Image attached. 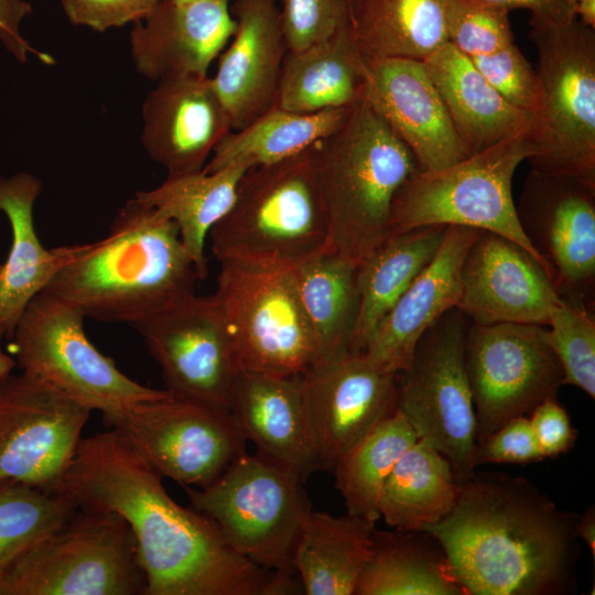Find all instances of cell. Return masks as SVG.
<instances>
[{"mask_svg":"<svg viewBox=\"0 0 595 595\" xmlns=\"http://www.w3.org/2000/svg\"><path fill=\"white\" fill-rule=\"evenodd\" d=\"M246 170L228 166L215 172L167 175L155 188L134 194L175 223L199 280L208 274L206 238L231 207L237 183Z\"/></svg>","mask_w":595,"mask_h":595,"instance_id":"35","label":"cell"},{"mask_svg":"<svg viewBox=\"0 0 595 595\" xmlns=\"http://www.w3.org/2000/svg\"><path fill=\"white\" fill-rule=\"evenodd\" d=\"M515 205L521 229L547 264L560 298L594 311L595 187L531 169Z\"/></svg>","mask_w":595,"mask_h":595,"instance_id":"15","label":"cell"},{"mask_svg":"<svg viewBox=\"0 0 595 595\" xmlns=\"http://www.w3.org/2000/svg\"><path fill=\"white\" fill-rule=\"evenodd\" d=\"M161 476L205 488L246 451L228 409L165 397L138 402L106 423Z\"/></svg>","mask_w":595,"mask_h":595,"instance_id":"14","label":"cell"},{"mask_svg":"<svg viewBox=\"0 0 595 595\" xmlns=\"http://www.w3.org/2000/svg\"><path fill=\"white\" fill-rule=\"evenodd\" d=\"M41 191V181L30 173L0 176V212L6 214L12 234L0 279V328L9 339L29 302L84 248V245L44 248L33 217Z\"/></svg>","mask_w":595,"mask_h":595,"instance_id":"26","label":"cell"},{"mask_svg":"<svg viewBox=\"0 0 595 595\" xmlns=\"http://www.w3.org/2000/svg\"><path fill=\"white\" fill-rule=\"evenodd\" d=\"M208 236L218 262L293 267L331 249L311 148L247 169L231 207Z\"/></svg>","mask_w":595,"mask_h":595,"instance_id":"5","label":"cell"},{"mask_svg":"<svg viewBox=\"0 0 595 595\" xmlns=\"http://www.w3.org/2000/svg\"><path fill=\"white\" fill-rule=\"evenodd\" d=\"M176 3H188V2H193V1H196V0H172Z\"/></svg>","mask_w":595,"mask_h":595,"instance_id":"52","label":"cell"},{"mask_svg":"<svg viewBox=\"0 0 595 595\" xmlns=\"http://www.w3.org/2000/svg\"><path fill=\"white\" fill-rule=\"evenodd\" d=\"M447 0H348V26L361 57L424 61L446 44Z\"/></svg>","mask_w":595,"mask_h":595,"instance_id":"30","label":"cell"},{"mask_svg":"<svg viewBox=\"0 0 595 595\" xmlns=\"http://www.w3.org/2000/svg\"><path fill=\"white\" fill-rule=\"evenodd\" d=\"M4 571L6 566H0V595H6Z\"/></svg>","mask_w":595,"mask_h":595,"instance_id":"51","label":"cell"},{"mask_svg":"<svg viewBox=\"0 0 595 595\" xmlns=\"http://www.w3.org/2000/svg\"><path fill=\"white\" fill-rule=\"evenodd\" d=\"M458 489L450 462L418 440L400 456L385 480L377 509L390 528L420 531L451 511Z\"/></svg>","mask_w":595,"mask_h":595,"instance_id":"34","label":"cell"},{"mask_svg":"<svg viewBox=\"0 0 595 595\" xmlns=\"http://www.w3.org/2000/svg\"><path fill=\"white\" fill-rule=\"evenodd\" d=\"M528 415L513 418L478 443L476 467L488 464H529L544 459Z\"/></svg>","mask_w":595,"mask_h":595,"instance_id":"43","label":"cell"},{"mask_svg":"<svg viewBox=\"0 0 595 595\" xmlns=\"http://www.w3.org/2000/svg\"><path fill=\"white\" fill-rule=\"evenodd\" d=\"M423 62L467 156L530 132L533 116L507 102L448 42Z\"/></svg>","mask_w":595,"mask_h":595,"instance_id":"27","label":"cell"},{"mask_svg":"<svg viewBox=\"0 0 595 595\" xmlns=\"http://www.w3.org/2000/svg\"><path fill=\"white\" fill-rule=\"evenodd\" d=\"M451 511L424 529L465 595H565L576 591L578 516L528 479L474 472Z\"/></svg>","mask_w":595,"mask_h":595,"instance_id":"2","label":"cell"},{"mask_svg":"<svg viewBox=\"0 0 595 595\" xmlns=\"http://www.w3.org/2000/svg\"><path fill=\"white\" fill-rule=\"evenodd\" d=\"M161 0H61L68 21L98 32L145 19Z\"/></svg>","mask_w":595,"mask_h":595,"instance_id":"44","label":"cell"},{"mask_svg":"<svg viewBox=\"0 0 595 595\" xmlns=\"http://www.w3.org/2000/svg\"><path fill=\"white\" fill-rule=\"evenodd\" d=\"M85 316L60 298L41 291L26 305L11 337L22 372L69 399L99 411L107 423L131 405L169 392L143 386L121 372L84 329Z\"/></svg>","mask_w":595,"mask_h":595,"instance_id":"10","label":"cell"},{"mask_svg":"<svg viewBox=\"0 0 595 595\" xmlns=\"http://www.w3.org/2000/svg\"><path fill=\"white\" fill-rule=\"evenodd\" d=\"M6 595H144L147 580L128 523L76 508L4 571Z\"/></svg>","mask_w":595,"mask_h":595,"instance_id":"9","label":"cell"},{"mask_svg":"<svg viewBox=\"0 0 595 595\" xmlns=\"http://www.w3.org/2000/svg\"><path fill=\"white\" fill-rule=\"evenodd\" d=\"M374 531L355 595H465L428 531Z\"/></svg>","mask_w":595,"mask_h":595,"instance_id":"32","label":"cell"},{"mask_svg":"<svg viewBox=\"0 0 595 595\" xmlns=\"http://www.w3.org/2000/svg\"><path fill=\"white\" fill-rule=\"evenodd\" d=\"M236 29L229 0H161L130 33L136 69L152 80L207 76Z\"/></svg>","mask_w":595,"mask_h":595,"instance_id":"23","label":"cell"},{"mask_svg":"<svg viewBox=\"0 0 595 595\" xmlns=\"http://www.w3.org/2000/svg\"><path fill=\"white\" fill-rule=\"evenodd\" d=\"M349 108L302 113L274 104L247 126L229 131L202 171L215 172L228 166L250 169L293 156L336 130Z\"/></svg>","mask_w":595,"mask_h":595,"instance_id":"36","label":"cell"},{"mask_svg":"<svg viewBox=\"0 0 595 595\" xmlns=\"http://www.w3.org/2000/svg\"><path fill=\"white\" fill-rule=\"evenodd\" d=\"M2 274H3V263H0V279H1Z\"/></svg>","mask_w":595,"mask_h":595,"instance_id":"53","label":"cell"},{"mask_svg":"<svg viewBox=\"0 0 595 595\" xmlns=\"http://www.w3.org/2000/svg\"><path fill=\"white\" fill-rule=\"evenodd\" d=\"M230 11L236 29L210 79L237 130L277 102L288 46L275 0H236Z\"/></svg>","mask_w":595,"mask_h":595,"instance_id":"22","label":"cell"},{"mask_svg":"<svg viewBox=\"0 0 595 595\" xmlns=\"http://www.w3.org/2000/svg\"><path fill=\"white\" fill-rule=\"evenodd\" d=\"M76 508L119 515L136 539L144 595H282L284 584L240 554L218 526L166 491L162 476L110 429L82 439L50 490Z\"/></svg>","mask_w":595,"mask_h":595,"instance_id":"1","label":"cell"},{"mask_svg":"<svg viewBox=\"0 0 595 595\" xmlns=\"http://www.w3.org/2000/svg\"><path fill=\"white\" fill-rule=\"evenodd\" d=\"M214 293L240 370L301 376L317 361L292 267L219 261Z\"/></svg>","mask_w":595,"mask_h":595,"instance_id":"11","label":"cell"},{"mask_svg":"<svg viewBox=\"0 0 595 595\" xmlns=\"http://www.w3.org/2000/svg\"><path fill=\"white\" fill-rule=\"evenodd\" d=\"M301 376L240 370L228 411L246 441L255 444L258 455L305 483L318 466L306 424Z\"/></svg>","mask_w":595,"mask_h":595,"instance_id":"25","label":"cell"},{"mask_svg":"<svg viewBox=\"0 0 595 595\" xmlns=\"http://www.w3.org/2000/svg\"><path fill=\"white\" fill-rule=\"evenodd\" d=\"M198 280L175 223L134 196L42 291L85 317L133 326L195 294Z\"/></svg>","mask_w":595,"mask_h":595,"instance_id":"3","label":"cell"},{"mask_svg":"<svg viewBox=\"0 0 595 595\" xmlns=\"http://www.w3.org/2000/svg\"><path fill=\"white\" fill-rule=\"evenodd\" d=\"M530 155L527 133L468 155L447 167L418 170L394 196L391 237L433 225L487 230L518 244L549 272L521 229L512 197L513 174Z\"/></svg>","mask_w":595,"mask_h":595,"instance_id":"8","label":"cell"},{"mask_svg":"<svg viewBox=\"0 0 595 595\" xmlns=\"http://www.w3.org/2000/svg\"><path fill=\"white\" fill-rule=\"evenodd\" d=\"M141 140L167 175L199 172L231 120L208 76L160 80L142 107Z\"/></svg>","mask_w":595,"mask_h":595,"instance_id":"21","label":"cell"},{"mask_svg":"<svg viewBox=\"0 0 595 595\" xmlns=\"http://www.w3.org/2000/svg\"><path fill=\"white\" fill-rule=\"evenodd\" d=\"M469 58L507 102L531 116L538 113L542 98L540 79L515 43L495 53Z\"/></svg>","mask_w":595,"mask_h":595,"instance_id":"41","label":"cell"},{"mask_svg":"<svg viewBox=\"0 0 595 595\" xmlns=\"http://www.w3.org/2000/svg\"><path fill=\"white\" fill-rule=\"evenodd\" d=\"M364 91L365 60L347 23L323 41L286 53L275 104L311 113L351 107L364 99Z\"/></svg>","mask_w":595,"mask_h":595,"instance_id":"28","label":"cell"},{"mask_svg":"<svg viewBox=\"0 0 595 595\" xmlns=\"http://www.w3.org/2000/svg\"><path fill=\"white\" fill-rule=\"evenodd\" d=\"M576 536L592 551V556L595 558V510L594 506L578 516L576 524Z\"/></svg>","mask_w":595,"mask_h":595,"instance_id":"48","label":"cell"},{"mask_svg":"<svg viewBox=\"0 0 595 595\" xmlns=\"http://www.w3.org/2000/svg\"><path fill=\"white\" fill-rule=\"evenodd\" d=\"M311 153L331 249L358 264L391 237L394 196L418 163L365 99Z\"/></svg>","mask_w":595,"mask_h":595,"instance_id":"4","label":"cell"},{"mask_svg":"<svg viewBox=\"0 0 595 595\" xmlns=\"http://www.w3.org/2000/svg\"><path fill=\"white\" fill-rule=\"evenodd\" d=\"M4 337L3 331L0 328V379L8 377L12 374V370L14 368L15 359L8 355L2 346L1 340Z\"/></svg>","mask_w":595,"mask_h":595,"instance_id":"50","label":"cell"},{"mask_svg":"<svg viewBox=\"0 0 595 595\" xmlns=\"http://www.w3.org/2000/svg\"><path fill=\"white\" fill-rule=\"evenodd\" d=\"M372 524L346 513L310 510L294 551L293 564L307 595H355L374 545Z\"/></svg>","mask_w":595,"mask_h":595,"instance_id":"29","label":"cell"},{"mask_svg":"<svg viewBox=\"0 0 595 595\" xmlns=\"http://www.w3.org/2000/svg\"><path fill=\"white\" fill-rule=\"evenodd\" d=\"M291 470L246 451L205 488L184 486L190 506L208 516L226 540L258 566L293 578V558L312 509Z\"/></svg>","mask_w":595,"mask_h":595,"instance_id":"7","label":"cell"},{"mask_svg":"<svg viewBox=\"0 0 595 595\" xmlns=\"http://www.w3.org/2000/svg\"><path fill=\"white\" fill-rule=\"evenodd\" d=\"M445 229L433 225L394 235L357 264L360 306L351 353H364L379 323L437 252Z\"/></svg>","mask_w":595,"mask_h":595,"instance_id":"31","label":"cell"},{"mask_svg":"<svg viewBox=\"0 0 595 595\" xmlns=\"http://www.w3.org/2000/svg\"><path fill=\"white\" fill-rule=\"evenodd\" d=\"M90 412L24 372L0 379V482L50 491L71 464Z\"/></svg>","mask_w":595,"mask_h":595,"instance_id":"16","label":"cell"},{"mask_svg":"<svg viewBox=\"0 0 595 595\" xmlns=\"http://www.w3.org/2000/svg\"><path fill=\"white\" fill-rule=\"evenodd\" d=\"M31 13L32 6L24 0H0V42L21 63L26 61L29 52L48 63L51 58L33 50L21 35V22Z\"/></svg>","mask_w":595,"mask_h":595,"instance_id":"46","label":"cell"},{"mask_svg":"<svg viewBox=\"0 0 595 595\" xmlns=\"http://www.w3.org/2000/svg\"><path fill=\"white\" fill-rule=\"evenodd\" d=\"M279 17L288 52H298L348 23V0H283Z\"/></svg>","mask_w":595,"mask_h":595,"instance_id":"42","label":"cell"},{"mask_svg":"<svg viewBox=\"0 0 595 595\" xmlns=\"http://www.w3.org/2000/svg\"><path fill=\"white\" fill-rule=\"evenodd\" d=\"M174 397L228 409L240 371L214 294H193L133 325Z\"/></svg>","mask_w":595,"mask_h":595,"instance_id":"17","label":"cell"},{"mask_svg":"<svg viewBox=\"0 0 595 595\" xmlns=\"http://www.w3.org/2000/svg\"><path fill=\"white\" fill-rule=\"evenodd\" d=\"M415 441L414 431L397 411L339 458L332 473L347 513L376 524L380 519L377 509L380 489L400 456Z\"/></svg>","mask_w":595,"mask_h":595,"instance_id":"37","label":"cell"},{"mask_svg":"<svg viewBox=\"0 0 595 595\" xmlns=\"http://www.w3.org/2000/svg\"><path fill=\"white\" fill-rule=\"evenodd\" d=\"M545 268L515 241L478 229L462 266L456 309L472 324L547 325L560 300Z\"/></svg>","mask_w":595,"mask_h":595,"instance_id":"19","label":"cell"},{"mask_svg":"<svg viewBox=\"0 0 595 595\" xmlns=\"http://www.w3.org/2000/svg\"><path fill=\"white\" fill-rule=\"evenodd\" d=\"M544 457H556L575 444L577 430L556 398L538 404L528 415Z\"/></svg>","mask_w":595,"mask_h":595,"instance_id":"45","label":"cell"},{"mask_svg":"<svg viewBox=\"0 0 595 595\" xmlns=\"http://www.w3.org/2000/svg\"><path fill=\"white\" fill-rule=\"evenodd\" d=\"M75 509L60 494L19 482H0V566L54 531Z\"/></svg>","mask_w":595,"mask_h":595,"instance_id":"38","label":"cell"},{"mask_svg":"<svg viewBox=\"0 0 595 595\" xmlns=\"http://www.w3.org/2000/svg\"><path fill=\"white\" fill-rule=\"evenodd\" d=\"M508 11L526 9L531 18L551 24H563L575 17V0H479Z\"/></svg>","mask_w":595,"mask_h":595,"instance_id":"47","label":"cell"},{"mask_svg":"<svg viewBox=\"0 0 595 595\" xmlns=\"http://www.w3.org/2000/svg\"><path fill=\"white\" fill-rule=\"evenodd\" d=\"M509 12L479 0H447V41L467 57L495 53L515 43Z\"/></svg>","mask_w":595,"mask_h":595,"instance_id":"40","label":"cell"},{"mask_svg":"<svg viewBox=\"0 0 595 595\" xmlns=\"http://www.w3.org/2000/svg\"><path fill=\"white\" fill-rule=\"evenodd\" d=\"M529 24L542 98L527 161L595 187V29L576 18L563 24L530 18Z\"/></svg>","mask_w":595,"mask_h":595,"instance_id":"6","label":"cell"},{"mask_svg":"<svg viewBox=\"0 0 595 595\" xmlns=\"http://www.w3.org/2000/svg\"><path fill=\"white\" fill-rule=\"evenodd\" d=\"M467 317L456 307L419 339L409 366L397 375V410L416 439L440 452L457 480L476 470V415L465 366Z\"/></svg>","mask_w":595,"mask_h":595,"instance_id":"12","label":"cell"},{"mask_svg":"<svg viewBox=\"0 0 595 595\" xmlns=\"http://www.w3.org/2000/svg\"><path fill=\"white\" fill-rule=\"evenodd\" d=\"M306 424L318 470L332 472L361 437L397 410V375L347 353L301 376Z\"/></svg>","mask_w":595,"mask_h":595,"instance_id":"18","label":"cell"},{"mask_svg":"<svg viewBox=\"0 0 595 595\" xmlns=\"http://www.w3.org/2000/svg\"><path fill=\"white\" fill-rule=\"evenodd\" d=\"M292 269L317 343L318 358L315 365L351 353L360 306L357 264L328 249L299 262Z\"/></svg>","mask_w":595,"mask_h":595,"instance_id":"33","label":"cell"},{"mask_svg":"<svg viewBox=\"0 0 595 595\" xmlns=\"http://www.w3.org/2000/svg\"><path fill=\"white\" fill-rule=\"evenodd\" d=\"M575 17L584 25L595 29V0H575Z\"/></svg>","mask_w":595,"mask_h":595,"instance_id":"49","label":"cell"},{"mask_svg":"<svg viewBox=\"0 0 595 595\" xmlns=\"http://www.w3.org/2000/svg\"><path fill=\"white\" fill-rule=\"evenodd\" d=\"M465 366L476 415V442L509 420L529 415L542 401L556 398L564 374L547 325L469 323Z\"/></svg>","mask_w":595,"mask_h":595,"instance_id":"13","label":"cell"},{"mask_svg":"<svg viewBox=\"0 0 595 595\" xmlns=\"http://www.w3.org/2000/svg\"><path fill=\"white\" fill-rule=\"evenodd\" d=\"M549 342L564 374V385L595 397L594 311L572 305L562 299L549 311Z\"/></svg>","mask_w":595,"mask_h":595,"instance_id":"39","label":"cell"},{"mask_svg":"<svg viewBox=\"0 0 595 595\" xmlns=\"http://www.w3.org/2000/svg\"><path fill=\"white\" fill-rule=\"evenodd\" d=\"M364 99L410 149L420 171L467 156L423 61L365 60Z\"/></svg>","mask_w":595,"mask_h":595,"instance_id":"20","label":"cell"},{"mask_svg":"<svg viewBox=\"0 0 595 595\" xmlns=\"http://www.w3.org/2000/svg\"><path fill=\"white\" fill-rule=\"evenodd\" d=\"M477 231L470 227L446 226L433 259L379 323L361 353L369 361L394 375L409 366L425 331L456 307L461 296L463 261Z\"/></svg>","mask_w":595,"mask_h":595,"instance_id":"24","label":"cell"}]
</instances>
